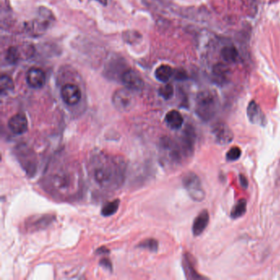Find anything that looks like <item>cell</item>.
Returning <instances> with one entry per match:
<instances>
[{"instance_id":"6da1fadb","label":"cell","mask_w":280,"mask_h":280,"mask_svg":"<svg viewBox=\"0 0 280 280\" xmlns=\"http://www.w3.org/2000/svg\"><path fill=\"white\" fill-rule=\"evenodd\" d=\"M88 172L90 179L98 188L116 190L124 180L125 163L120 157L99 152L91 156Z\"/></svg>"},{"instance_id":"7a4b0ae2","label":"cell","mask_w":280,"mask_h":280,"mask_svg":"<svg viewBox=\"0 0 280 280\" xmlns=\"http://www.w3.org/2000/svg\"><path fill=\"white\" fill-rule=\"evenodd\" d=\"M44 186L48 192L58 199L72 198L81 189L79 171L68 163L52 164L45 174Z\"/></svg>"},{"instance_id":"3957f363","label":"cell","mask_w":280,"mask_h":280,"mask_svg":"<svg viewBox=\"0 0 280 280\" xmlns=\"http://www.w3.org/2000/svg\"><path fill=\"white\" fill-rule=\"evenodd\" d=\"M219 108L217 95L210 90H205L197 95L196 114L203 121H209L214 118Z\"/></svg>"},{"instance_id":"277c9868","label":"cell","mask_w":280,"mask_h":280,"mask_svg":"<svg viewBox=\"0 0 280 280\" xmlns=\"http://www.w3.org/2000/svg\"><path fill=\"white\" fill-rule=\"evenodd\" d=\"M16 149L17 157L25 172L30 176H34L37 169V159L34 151L26 145H19Z\"/></svg>"},{"instance_id":"5b68a950","label":"cell","mask_w":280,"mask_h":280,"mask_svg":"<svg viewBox=\"0 0 280 280\" xmlns=\"http://www.w3.org/2000/svg\"><path fill=\"white\" fill-rule=\"evenodd\" d=\"M132 91L133 90L125 88L117 90L114 92L113 98H112V102L114 104V107L119 111L126 113V112L132 110L133 107L135 106V95Z\"/></svg>"},{"instance_id":"8992f818","label":"cell","mask_w":280,"mask_h":280,"mask_svg":"<svg viewBox=\"0 0 280 280\" xmlns=\"http://www.w3.org/2000/svg\"><path fill=\"white\" fill-rule=\"evenodd\" d=\"M182 184L189 194V196L194 201L200 202L205 198L206 193L201 185V180L196 174L192 172L186 174L182 178Z\"/></svg>"},{"instance_id":"52a82bcc","label":"cell","mask_w":280,"mask_h":280,"mask_svg":"<svg viewBox=\"0 0 280 280\" xmlns=\"http://www.w3.org/2000/svg\"><path fill=\"white\" fill-rule=\"evenodd\" d=\"M61 97L68 105H76L82 99V92L77 85H64L61 89Z\"/></svg>"},{"instance_id":"ba28073f","label":"cell","mask_w":280,"mask_h":280,"mask_svg":"<svg viewBox=\"0 0 280 280\" xmlns=\"http://www.w3.org/2000/svg\"><path fill=\"white\" fill-rule=\"evenodd\" d=\"M214 140L220 145L229 144L233 139V133L225 122H218L212 127Z\"/></svg>"},{"instance_id":"9c48e42d","label":"cell","mask_w":280,"mask_h":280,"mask_svg":"<svg viewBox=\"0 0 280 280\" xmlns=\"http://www.w3.org/2000/svg\"><path fill=\"white\" fill-rule=\"evenodd\" d=\"M122 82L125 88L132 90H140L144 87V82L138 71L133 69H127L122 74Z\"/></svg>"},{"instance_id":"30bf717a","label":"cell","mask_w":280,"mask_h":280,"mask_svg":"<svg viewBox=\"0 0 280 280\" xmlns=\"http://www.w3.org/2000/svg\"><path fill=\"white\" fill-rule=\"evenodd\" d=\"M195 138H196V135H195L192 127H186L185 131L182 132V137L178 140L180 147L182 149L185 157L192 155L194 145H195Z\"/></svg>"},{"instance_id":"8fae6325","label":"cell","mask_w":280,"mask_h":280,"mask_svg":"<svg viewBox=\"0 0 280 280\" xmlns=\"http://www.w3.org/2000/svg\"><path fill=\"white\" fill-rule=\"evenodd\" d=\"M8 127L11 132L16 135H21L27 132L28 128V122L27 117L23 114H17L12 117L8 121Z\"/></svg>"},{"instance_id":"7c38bea8","label":"cell","mask_w":280,"mask_h":280,"mask_svg":"<svg viewBox=\"0 0 280 280\" xmlns=\"http://www.w3.org/2000/svg\"><path fill=\"white\" fill-rule=\"evenodd\" d=\"M246 114L251 123L261 126L266 124V119L264 113L262 112V108H260V106L257 105L256 101L250 102L246 109Z\"/></svg>"},{"instance_id":"4fadbf2b","label":"cell","mask_w":280,"mask_h":280,"mask_svg":"<svg viewBox=\"0 0 280 280\" xmlns=\"http://www.w3.org/2000/svg\"><path fill=\"white\" fill-rule=\"evenodd\" d=\"M45 72L40 69L33 68L30 69L27 75V84L35 89H39L45 86Z\"/></svg>"},{"instance_id":"5bb4252c","label":"cell","mask_w":280,"mask_h":280,"mask_svg":"<svg viewBox=\"0 0 280 280\" xmlns=\"http://www.w3.org/2000/svg\"><path fill=\"white\" fill-rule=\"evenodd\" d=\"M210 215L209 212L206 210H204L196 217L192 225V233L194 236L201 235L206 229L207 225L209 224Z\"/></svg>"},{"instance_id":"9a60e30c","label":"cell","mask_w":280,"mask_h":280,"mask_svg":"<svg viewBox=\"0 0 280 280\" xmlns=\"http://www.w3.org/2000/svg\"><path fill=\"white\" fill-rule=\"evenodd\" d=\"M53 216L51 214L47 215H42L39 217H32V220H27V228L32 229V231L40 230L41 228H45L48 225H51L53 222Z\"/></svg>"},{"instance_id":"2e32d148","label":"cell","mask_w":280,"mask_h":280,"mask_svg":"<svg viewBox=\"0 0 280 280\" xmlns=\"http://www.w3.org/2000/svg\"><path fill=\"white\" fill-rule=\"evenodd\" d=\"M165 122L168 127H170L171 129L177 130L182 127L184 120L179 112L177 110H171L166 114Z\"/></svg>"},{"instance_id":"e0dca14e","label":"cell","mask_w":280,"mask_h":280,"mask_svg":"<svg viewBox=\"0 0 280 280\" xmlns=\"http://www.w3.org/2000/svg\"><path fill=\"white\" fill-rule=\"evenodd\" d=\"M174 75V70L169 65H161L156 70V77L162 82H167Z\"/></svg>"},{"instance_id":"ac0fdd59","label":"cell","mask_w":280,"mask_h":280,"mask_svg":"<svg viewBox=\"0 0 280 280\" xmlns=\"http://www.w3.org/2000/svg\"><path fill=\"white\" fill-rule=\"evenodd\" d=\"M246 211V201L243 199L238 201V203L233 206V210L231 211V217L233 219H238L245 214Z\"/></svg>"},{"instance_id":"d6986e66","label":"cell","mask_w":280,"mask_h":280,"mask_svg":"<svg viewBox=\"0 0 280 280\" xmlns=\"http://www.w3.org/2000/svg\"><path fill=\"white\" fill-rule=\"evenodd\" d=\"M120 201L119 199H116L111 202H108L104 206L103 208L101 210V214L103 216L108 217L111 216L113 214L116 213L117 210L119 209Z\"/></svg>"},{"instance_id":"ffe728a7","label":"cell","mask_w":280,"mask_h":280,"mask_svg":"<svg viewBox=\"0 0 280 280\" xmlns=\"http://www.w3.org/2000/svg\"><path fill=\"white\" fill-rule=\"evenodd\" d=\"M221 54L225 61L227 62H234L238 56V52L234 46H226L223 48L221 51Z\"/></svg>"},{"instance_id":"44dd1931","label":"cell","mask_w":280,"mask_h":280,"mask_svg":"<svg viewBox=\"0 0 280 280\" xmlns=\"http://www.w3.org/2000/svg\"><path fill=\"white\" fill-rule=\"evenodd\" d=\"M14 83L11 77L3 75L0 78V90L1 94L3 95L5 93L9 92L11 90H14Z\"/></svg>"},{"instance_id":"7402d4cb","label":"cell","mask_w":280,"mask_h":280,"mask_svg":"<svg viewBox=\"0 0 280 280\" xmlns=\"http://www.w3.org/2000/svg\"><path fill=\"white\" fill-rule=\"evenodd\" d=\"M158 246L159 243L153 238H149V239H145L142 241L141 243L138 245L140 248L147 249L149 251H156L158 250Z\"/></svg>"},{"instance_id":"603a6c76","label":"cell","mask_w":280,"mask_h":280,"mask_svg":"<svg viewBox=\"0 0 280 280\" xmlns=\"http://www.w3.org/2000/svg\"><path fill=\"white\" fill-rule=\"evenodd\" d=\"M159 94L164 100H169L174 95V88L171 84H166L159 88Z\"/></svg>"},{"instance_id":"cb8c5ba5","label":"cell","mask_w":280,"mask_h":280,"mask_svg":"<svg viewBox=\"0 0 280 280\" xmlns=\"http://www.w3.org/2000/svg\"><path fill=\"white\" fill-rule=\"evenodd\" d=\"M140 37L141 36H140V33L134 32V31H129V32H126L123 33L124 41L130 43V44L138 42V40H140Z\"/></svg>"},{"instance_id":"d4e9b609","label":"cell","mask_w":280,"mask_h":280,"mask_svg":"<svg viewBox=\"0 0 280 280\" xmlns=\"http://www.w3.org/2000/svg\"><path fill=\"white\" fill-rule=\"evenodd\" d=\"M241 155H242L241 149L238 146H234L228 151L227 154H226V159L228 161H236L240 158Z\"/></svg>"},{"instance_id":"484cf974","label":"cell","mask_w":280,"mask_h":280,"mask_svg":"<svg viewBox=\"0 0 280 280\" xmlns=\"http://www.w3.org/2000/svg\"><path fill=\"white\" fill-rule=\"evenodd\" d=\"M185 261V264H183L184 269H185L186 273L188 275V277L190 279H201V276L195 271L194 268H193L192 264L191 263L190 261L188 259L184 260Z\"/></svg>"},{"instance_id":"4316f807","label":"cell","mask_w":280,"mask_h":280,"mask_svg":"<svg viewBox=\"0 0 280 280\" xmlns=\"http://www.w3.org/2000/svg\"><path fill=\"white\" fill-rule=\"evenodd\" d=\"M7 59H8V62H10L11 64L16 63L18 59V51L16 48H10L8 50V53H7Z\"/></svg>"},{"instance_id":"83f0119b","label":"cell","mask_w":280,"mask_h":280,"mask_svg":"<svg viewBox=\"0 0 280 280\" xmlns=\"http://www.w3.org/2000/svg\"><path fill=\"white\" fill-rule=\"evenodd\" d=\"M239 178H240L241 185L243 186L244 188H247L248 187V182H247L246 177H244L243 175H241Z\"/></svg>"},{"instance_id":"f1b7e54d","label":"cell","mask_w":280,"mask_h":280,"mask_svg":"<svg viewBox=\"0 0 280 280\" xmlns=\"http://www.w3.org/2000/svg\"><path fill=\"white\" fill-rule=\"evenodd\" d=\"M101 264H103L104 266H105L106 268H108L109 270H111L112 264L108 259L102 260V261H101Z\"/></svg>"},{"instance_id":"f546056e","label":"cell","mask_w":280,"mask_h":280,"mask_svg":"<svg viewBox=\"0 0 280 280\" xmlns=\"http://www.w3.org/2000/svg\"><path fill=\"white\" fill-rule=\"evenodd\" d=\"M97 1H99L100 3H102L103 5H107L110 0H97Z\"/></svg>"},{"instance_id":"4dcf8cb0","label":"cell","mask_w":280,"mask_h":280,"mask_svg":"<svg viewBox=\"0 0 280 280\" xmlns=\"http://www.w3.org/2000/svg\"><path fill=\"white\" fill-rule=\"evenodd\" d=\"M176 75H178V76H182V75H185L184 74V73H182V74H181V72H178V73H177V74ZM177 77V78H178V79H183V78H184V77Z\"/></svg>"}]
</instances>
